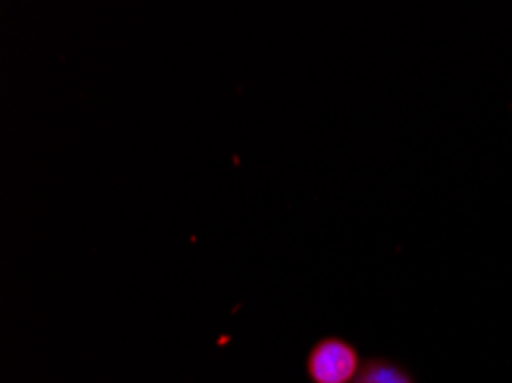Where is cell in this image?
Wrapping results in <instances>:
<instances>
[{"label": "cell", "mask_w": 512, "mask_h": 383, "mask_svg": "<svg viewBox=\"0 0 512 383\" xmlns=\"http://www.w3.org/2000/svg\"><path fill=\"white\" fill-rule=\"evenodd\" d=\"M313 383H352L359 372V354L338 338H324L308 354Z\"/></svg>", "instance_id": "1"}, {"label": "cell", "mask_w": 512, "mask_h": 383, "mask_svg": "<svg viewBox=\"0 0 512 383\" xmlns=\"http://www.w3.org/2000/svg\"><path fill=\"white\" fill-rule=\"evenodd\" d=\"M352 383H414L409 379L405 370H400L398 365L389 361H379V358H372V361L363 363L356 372Z\"/></svg>", "instance_id": "2"}]
</instances>
